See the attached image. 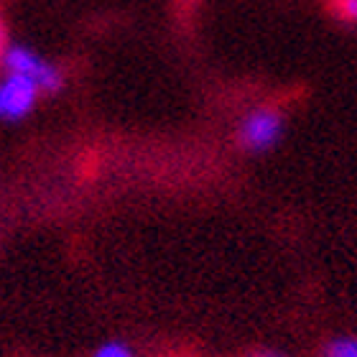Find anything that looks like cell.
Here are the masks:
<instances>
[{
  "instance_id": "6",
  "label": "cell",
  "mask_w": 357,
  "mask_h": 357,
  "mask_svg": "<svg viewBox=\"0 0 357 357\" xmlns=\"http://www.w3.org/2000/svg\"><path fill=\"white\" fill-rule=\"evenodd\" d=\"M340 8H342V15H344V18L355 21V15H357V0H340Z\"/></svg>"
},
{
  "instance_id": "5",
  "label": "cell",
  "mask_w": 357,
  "mask_h": 357,
  "mask_svg": "<svg viewBox=\"0 0 357 357\" xmlns=\"http://www.w3.org/2000/svg\"><path fill=\"white\" fill-rule=\"evenodd\" d=\"M92 357H133V350L123 342H105L102 347H97Z\"/></svg>"
},
{
  "instance_id": "8",
  "label": "cell",
  "mask_w": 357,
  "mask_h": 357,
  "mask_svg": "<svg viewBox=\"0 0 357 357\" xmlns=\"http://www.w3.org/2000/svg\"><path fill=\"white\" fill-rule=\"evenodd\" d=\"M0 41H3V26H0Z\"/></svg>"
},
{
  "instance_id": "2",
  "label": "cell",
  "mask_w": 357,
  "mask_h": 357,
  "mask_svg": "<svg viewBox=\"0 0 357 357\" xmlns=\"http://www.w3.org/2000/svg\"><path fill=\"white\" fill-rule=\"evenodd\" d=\"M283 135V118L271 107L248 112L245 120L240 123V146L245 151H268L271 146L281 141Z\"/></svg>"
},
{
  "instance_id": "1",
  "label": "cell",
  "mask_w": 357,
  "mask_h": 357,
  "mask_svg": "<svg viewBox=\"0 0 357 357\" xmlns=\"http://www.w3.org/2000/svg\"><path fill=\"white\" fill-rule=\"evenodd\" d=\"M6 67L10 75H23L33 79L38 89L46 92H59L61 89V72L54 64L44 61L36 52H31L26 46H10L6 52Z\"/></svg>"
},
{
  "instance_id": "7",
  "label": "cell",
  "mask_w": 357,
  "mask_h": 357,
  "mask_svg": "<svg viewBox=\"0 0 357 357\" xmlns=\"http://www.w3.org/2000/svg\"><path fill=\"white\" fill-rule=\"evenodd\" d=\"M253 357H286L283 352H278V350H258Z\"/></svg>"
},
{
  "instance_id": "3",
  "label": "cell",
  "mask_w": 357,
  "mask_h": 357,
  "mask_svg": "<svg viewBox=\"0 0 357 357\" xmlns=\"http://www.w3.org/2000/svg\"><path fill=\"white\" fill-rule=\"evenodd\" d=\"M38 84L23 75H8L0 84V115L10 120L26 118L38 100Z\"/></svg>"
},
{
  "instance_id": "4",
  "label": "cell",
  "mask_w": 357,
  "mask_h": 357,
  "mask_svg": "<svg viewBox=\"0 0 357 357\" xmlns=\"http://www.w3.org/2000/svg\"><path fill=\"white\" fill-rule=\"evenodd\" d=\"M321 357H357L355 337H337V340L327 342L321 350Z\"/></svg>"
}]
</instances>
